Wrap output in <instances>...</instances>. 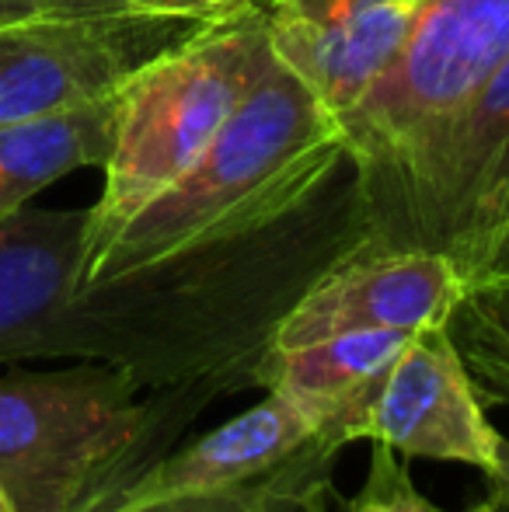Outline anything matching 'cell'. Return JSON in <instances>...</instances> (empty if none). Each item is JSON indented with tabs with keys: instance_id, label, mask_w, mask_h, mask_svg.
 <instances>
[{
	"instance_id": "obj_1",
	"label": "cell",
	"mask_w": 509,
	"mask_h": 512,
	"mask_svg": "<svg viewBox=\"0 0 509 512\" xmlns=\"http://www.w3.org/2000/svg\"><path fill=\"white\" fill-rule=\"evenodd\" d=\"M367 244V199L349 157L269 227L105 283H81L88 209L21 206L0 216V363L81 359L147 391H248L286 310Z\"/></svg>"
},
{
	"instance_id": "obj_2",
	"label": "cell",
	"mask_w": 509,
	"mask_h": 512,
	"mask_svg": "<svg viewBox=\"0 0 509 512\" xmlns=\"http://www.w3.org/2000/svg\"><path fill=\"white\" fill-rule=\"evenodd\" d=\"M346 157L342 122L272 60L203 157L84 258L81 283L119 279L269 227L311 199Z\"/></svg>"
},
{
	"instance_id": "obj_3",
	"label": "cell",
	"mask_w": 509,
	"mask_h": 512,
	"mask_svg": "<svg viewBox=\"0 0 509 512\" xmlns=\"http://www.w3.org/2000/svg\"><path fill=\"white\" fill-rule=\"evenodd\" d=\"M220 398L224 384L147 391L105 363L14 370L0 377V488L18 512L109 509Z\"/></svg>"
},
{
	"instance_id": "obj_4",
	"label": "cell",
	"mask_w": 509,
	"mask_h": 512,
	"mask_svg": "<svg viewBox=\"0 0 509 512\" xmlns=\"http://www.w3.org/2000/svg\"><path fill=\"white\" fill-rule=\"evenodd\" d=\"M262 7L210 21L182 46L129 77L119 91L116 136L102 164L105 189L88 206L84 258L112 241L147 203L178 182L217 140L272 67Z\"/></svg>"
},
{
	"instance_id": "obj_5",
	"label": "cell",
	"mask_w": 509,
	"mask_h": 512,
	"mask_svg": "<svg viewBox=\"0 0 509 512\" xmlns=\"http://www.w3.org/2000/svg\"><path fill=\"white\" fill-rule=\"evenodd\" d=\"M506 60L509 0H429L391 67L339 119L363 199L412 175Z\"/></svg>"
},
{
	"instance_id": "obj_6",
	"label": "cell",
	"mask_w": 509,
	"mask_h": 512,
	"mask_svg": "<svg viewBox=\"0 0 509 512\" xmlns=\"http://www.w3.org/2000/svg\"><path fill=\"white\" fill-rule=\"evenodd\" d=\"M367 220L374 248L440 251L478 276L509 227V60L412 175L367 199Z\"/></svg>"
},
{
	"instance_id": "obj_7",
	"label": "cell",
	"mask_w": 509,
	"mask_h": 512,
	"mask_svg": "<svg viewBox=\"0 0 509 512\" xmlns=\"http://www.w3.org/2000/svg\"><path fill=\"white\" fill-rule=\"evenodd\" d=\"M203 25L126 7L0 28V126L105 102Z\"/></svg>"
},
{
	"instance_id": "obj_8",
	"label": "cell",
	"mask_w": 509,
	"mask_h": 512,
	"mask_svg": "<svg viewBox=\"0 0 509 512\" xmlns=\"http://www.w3.org/2000/svg\"><path fill=\"white\" fill-rule=\"evenodd\" d=\"M499 436L450 321L408 338L367 408V439L398 457H429L492 474Z\"/></svg>"
},
{
	"instance_id": "obj_9",
	"label": "cell",
	"mask_w": 509,
	"mask_h": 512,
	"mask_svg": "<svg viewBox=\"0 0 509 512\" xmlns=\"http://www.w3.org/2000/svg\"><path fill=\"white\" fill-rule=\"evenodd\" d=\"M464 276L426 248H367L325 269L283 314L272 349H297L349 331H419L447 324Z\"/></svg>"
},
{
	"instance_id": "obj_10",
	"label": "cell",
	"mask_w": 509,
	"mask_h": 512,
	"mask_svg": "<svg viewBox=\"0 0 509 512\" xmlns=\"http://www.w3.org/2000/svg\"><path fill=\"white\" fill-rule=\"evenodd\" d=\"M356 439L360 432L349 422H325L290 394L265 391L255 408L227 418L192 443H178L129 488L123 502L234 492L279 478L311 457H335Z\"/></svg>"
},
{
	"instance_id": "obj_11",
	"label": "cell",
	"mask_w": 509,
	"mask_h": 512,
	"mask_svg": "<svg viewBox=\"0 0 509 512\" xmlns=\"http://www.w3.org/2000/svg\"><path fill=\"white\" fill-rule=\"evenodd\" d=\"M429 0H265L272 56L342 119L384 74Z\"/></svg>"
},
{
	"instance_id": "obj_12",
	"label": "cell",
	"mask_w": 509,
	"mask_h": 512,
	"mask_svg": "<svg viewBox=\"0 0 509 512\" xmlns=\"http://www.w3.org/2000/svg\"><path fill=\"white\" fill-rule=\"evenodd\" d=\"M412 335L415 331H349L297 349H269L258 387L290 394L325 422H353L367 439V408L377 384Z\"/></svg>"
},
{
	"instance_id": "obj_13",
	"label": "cell",
	"mask_w": 509,
	"mask_h": 512,
	"mask_svg": "<svg viewBox=\"0 0 509 512\" xmlns=\"http://www.w3.org/2000/svg\"><path fill=\"white\" fill-rule=\"evenodd\" d=\"M119 95L67 112L0 126V216L28 206L46 185L77 168H102L116 136Z\"/></svg>"
},
{
	"instance_id": "obj_14",
	"label": "cell",
	"mask_w": 509,
	"mask_h": 512,
	"mask_svg": "<svg viewBox=\"0 0 509 512\" xmlns=\"http://www.w3.org/2000/svg\"><path fill=\"white\" fill-rule=\"evenodd\" d=\"M332 467V457H311L279 478L258 481L234 492L213 495H161V499H126L98 512H269L279 502L311 509L321 492V478Z\"/></svg>"
},
{
	"instance_id": "obj_15",
	"label": "cell",
	"mask_w": 509,
	"mask_h": 512,
	"mask_svg": "<svg viewBox=\"0 0 509 512\" xmlns=\"http://www.w3.org/2000/svg\"><path fill=\"white\" fill-rule=\"evenodd\" d=\"M461 349H482L509 359V269L464 283L461 304L450 314Z\"/></svg>"
},
{
	"instance_id": "obj_16",
	"label": "cell",
	"mask_w": 509,
	"mask_h": 512,
	"mask_svg": "<svg viewBox=\"0 0 509 512\" xmlns=\"http://www.w3.org/2000/svg\"><path fill=\"white\" fill-rule=\"evenodd\" d=\"M349 512H443L412 485L408 471L394 464V450L377 443V457L363 492L349 502Z\"/></svg>"
},
{
	"instance_id": "obj_17",
	"label": "cell",
	"mask_w": 509,
	"mask_h": 512,
	"mask_svg": "<svg viewBox=\"0 0 509 512\" xmlns=\"http://www.w3.org/2000/svg\"><path fill=\"white\" fill-rule=\"evenodd\" d=\"M133 11L147 14H171V18H192V21H227L238 14L258 11L265 0H126Z\"/></svg>"
},
{
	"instance_id": "obj_18",
	"label": "cell",
	"mask_w": 509,
	"mask_h": 512,
	"mask_svg": "<svg viewBox=\"0 0 509 512\" xmlns=\"http://www.w3.org/2000/svg\"><path fill=\"white\" fill-rule=\"evenodd\" d=\"M457 349H461V345H457ZM461 352L485 405L509 408V359L496 356V352H482V349H461Z\"/></svg>"
},
{
	"instance_id": "obj_19",
	"label": "cell",
	"mask_w": 509,
	"mask_h": 512,
	"mask_svg": "<svg viewBox=\"0 0 509 512\" xmlns=\"http://www.w3.org/2000/svg\"><path fill=\"white\" fill-rule=\"evenodd\" d=\"M105 11H119V7H112V0H39V18H84V14Z\"/></svg>"
},
{
	"instance_id": "obj_20",
	"label": "cell",
	"mask_w": 509,
	"mask_h": 512,
	"mask_svg": "<svg viewBox=\"0 0 509 512\" xmlns=\"http://www.w3.org/2000/svg\"><path fill=\"white\" fill-rule=\"evenodd\" d=\"M39 18V0H0V28Z\"/></svg>"
},
{
	"instance_id": "obj_21",
	"label": "cell",
	"mask_w": 509,
	"mask_h": 512,
	"mask_svg": "<svg viewBox=\"0 0 509 512\" xmlns=\"http://www.w3.org/2000/svg\"><path fill=\"white\" fill-rule=\"evenodd\" d=\"M506 269H509V227L496 237V241H492V248H489V255H485L478 276H489V272H506ZM468 283H471V279H468Z\"/></svg>"
},
{
	"instance_id": "obj_22",
	"label": "cell",
	"mask_w": 509,
	"mask_h": 512,
	"mask_svg": "<svg viewBox=\"0 0 509 512\" xmlns=\"http://www.w3.org/2000/svg\"><path fill=\"white\" fill-rule=\"evenodd\" d=\"M485 481H489L492 488H503V492H509V439L506 436H499L496 467H492V474H485Z\"/></svg>"
},
{
	"instance_id": "obj_23",
	"label": "cell",
	"mask_w": 509,
	"mask_h": 512,
	"mask_svg": "<svg viewBox=\"0 0 509 512\" xmlns=\"http://www.w3.org/2000/svg\"><path fill=\"white\" fill-rule=\"evenodd\" d=\"M464 512H509V492L489 485V495H482V499H478L475 506L464 509Z\"/></svg>"
},
{
	"instance_id": "obj_24",
	"label": "cell",
	"mask_w": 509,
	"mask_h": 512,
	"mask_svg": "<svg viewBox=\"0 0 509 512\" xmlns=\"http://www.w3.org/2000/svg\"><path fill=\"white\" fill-rule=\"evenodd\" d=\"M0 512H18V509H14V502H11V495H7L4 488H0Z\"/></svg>"
},
{
	"instance_id": "obj_25",
	"label": "cell",
	"mask_w": 509,
	"mask_h": 512,
	"mask_svg": "<svg viewBox=\"0 0 509 512\" xmlns=\"http://www.w3.org/2000/svg\"><path fill=\"white\" fill-rule=\"evenodd\" d=\"M269 512H304L300 506H290V502H279V506H272Z\"/></svg>"
},
{
	"instance_id": "obj_26",
	"label": "cell",
	"mask_w": 509,
	"mask_h": 512,
	"mask_svg": "<svg viewBox=\"0 0 509 512\" xmlns=\"http://www.w3.org/2000/svg\"><path fill=\"white\" fill-rule=\"evenodd\" d=\"M112 7H119V11H123V7H129L126 0H112Z\"/></svg>"
}]
</instances>
